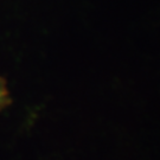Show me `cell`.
Masks as SVG:
<instances>
[{"mask_svg": "<svg viewBox=\"0 0 160 160\" xmlns=\"http://www.w3.org/2000/svg\"><path fill=\"white\" fill-rule=\"evenodd\" d=\"M10 103H11V98L6 87V82L4 78L0 77V110L6 108Z\"/></svg>", "mask_w": 160, "mask_h": 160, "instance_id": "cell-1", "label": "cell"}]
</instances>
